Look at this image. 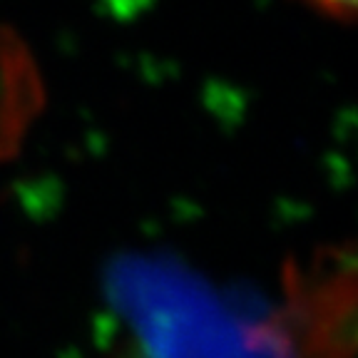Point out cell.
Listing matches in <instances>:
<instances>
[{"instance_id": "1", "label": "cell", "mask_w": 358, "mask_h": 358, "mask_svg": "<svg viewBox=\"0 0 358 358\" xmlns=\"http://www.w3.org/2000/svg\"><path fill=\"white\" fill-rule=\"evenodd\" d=\"M313 8H319L321 13L338 20H351L353 10H356V0H306Z\"/></svg>"}]
</instances>
